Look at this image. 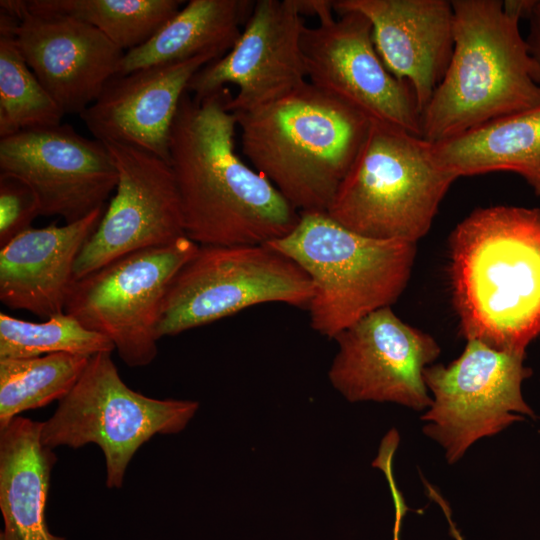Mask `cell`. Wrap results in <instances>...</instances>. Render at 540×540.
I'll list each match as a JSON object with an SVG mask.
<instances>
[{"label":"cell","instance_id":"obj_1","mask_svg":"<svg viewBox=\"0 0 540 540\" xmlns=\"http://www.w3.org/2000/svg\"><path fill=\"white\" fill-rule=\"evenodd\" d=\"M222 90L203 99L186 91L169 137L185 235L199 246L269 244L287 235L300 213L235 146L237 121Z\"/></svg>","mask_w":540,"mask_h":540},{"label":"cell","instance_id":"obj_2","mask_svg":"<svg viewBox=\"0 0 540 540\" xmlns=\"http://www.w3.org/2000/svg\"><path fill=\"white\" fill-rule=\"evenodd\" d=\"M448 243L452 303L464 338L525 352L540 335V209L477 208Z\"/></svg>","mask_w":540,"mask_h":540},{"label":"cell","instance_id":"obj_3","mask_svg":"<svg viewBox=\"0 0 540 540\" xmlns=\"http://www.w3.org/2000/svg\"><path fill=\"white\" fill-rule=\"evenodd\" d=\"M453 51L421 113L422 137L447 140L540 105V67L519 22L531 0H452Z\"/></svg>","mask_w":540,"mask_h":540},{"label":"cell","instance_id":"obj_4","mask_svg":"<svg viewBox=\"0 0 540 540\" xmlns=\"http://www.w3.org/2000/svg\"><path fill=\"white\" fill-rule=\"evenodd\" d=\"M233 114L244 156L300 214L327 212L371 125L364 114L308 81Z\"/></svg>","mask_w":540,"mask_h":540},{"label":"cell","instance_id":"obj_5","mask_svg":"<svg viewBox=\"0 0 540 540\" xmlns=\"http://www.w3.org/2000/svg\"><path fill=\"white\" fill-rule=\"evenodd\" d=\"M269 245L308 275L310 325L333 339L399 299L417 254L415 243L363 236L325 212L300 214L296 226Z\"/></svg>","mask_w":540,"mask_h":540},{"label":"cell","instance_id":"obj_6","mask_svg":"<svg viewBox=\"0 0 540 540\" xmlns=\"http://www.w3.org/2000/svg\"><path fill=\"white\" fill-rule=\"evenodd\" d=\"M456 180L438 161L432 142L371 121L326 213L363 236L417 244Z\"/></svg>","mask_w":540,"mask_h":540},{"label":"cell","instance_id":"obj_7","mask_svg":"<svg viewBox=\"0 0 540 540\" xmlns=\"http://www.w3.org/2000/svg\"><path fill=\"white\" fill-rule=\"evenodd\" d=\"M111 353L89 358L72 390L42 422L41 441L51 449L98 445L105 457L107 487L121 488L136 451L156 434L181 432L199 404L155 399L131 389L121 379Z\"/></svg>","mask_w":540,"mask_h":540},{"label":"cell","instance_id":"obj_8","mask_svg":"<svg viewBox=\"0 0 540 540\" xmlns=\"http://www.w3.org/2000/svg\"><path fill=\"white\" fill-rule=\"evenodd\" d=\"M312 295L304 270L269 244L199 246L169 286L157 335L174 336L263 303L307 309Z\"/></svg>","mask_w":540,"mask_h":540},{"label":"cell","instance_id":"obj_9","mask_svg":"<svg viewBox=\"0 0 540 540\" xmlns=\"http://www.w3.org/2000/svg\"><path fill=\"white\" fill-rule=\"evenodd\" d=\"M199 245L183 236L171 244L127 254L73 282L65 312L108 338L129 367L157 356V326L178 271Z\"/></svg>","mask_w":540,"mask_h":540},{"label":"cell","instance_id":"obj_10","mask_svg":"<svg viewBox=\"0 0 540 540\" xmlns=\"http://www.w3.org/2000/svg\"><path fill=\"white\" fill-rule=\"evenodd\" d=\"M462 354L447 366H427L423 377L433 399L422 419L424 433L457 461L476 440L497 434L523 416L534 417L521 386L532 371L524 366L526 352L494 349L466 340Z\"/></svg>","mask_w":540,"mask_h":540},{"label":"cell","instance_id":"obj_11","mask_svg":"<svg viewBox=\"0 0 540 540\" xmlns=\"http://www.w3.org/2000/svg\"><path fill=\"white\" fill-rule=\"evenodd\" d=\"M304 27L301 47L307 80L374 122L422 137L421 114L410 85L385 67L370 21L356 11Z\"/></svg>","mask_w":540,"mask_h":540},{"label":"cell","instance_id":"obj_12","mask_svg":"<svg viewBox=\"0 0 540 540\" xmlns=\"http://www.w3.org/2000/svg\"><path fill=\"white\" fill-rule=\"evenodd\" d=\"M0 173L30 186L40 215L60 216L66 223L105 206L118 183L106 146L62 123L0 138Z\"/></svg>","mask_w":540,"mask_h":540},{"label":"cell","instance_id":"obj_13","mask_svg":"<svg viewBox=\"0 0 540 540\" xmlns=\"http://www.w3.org/2000/svg\"><path fill=\"white\" fill-rule=\"evenodd\" d=\"M118 172L116 192L74 266V281L127 254L186 236L172 169L149 152L103 143Z\"/></svg>","mask_w":540,"mask_h":540},{"label":"cell","instance_id":"obj_14","mask_svg":"<svg viewBox=\"0 0 540 540\" xmlns=\"http://www.w3.org/2000/svg\"><path fill=\"white\" fill-rule=\"evenodd\" d=\"M334 339L338 352L328 375L347 400L395 402L415 410L430 407L423 372L441 350L430 334L384 307Z\"/></svg>","mask_w":540,"mask_h":540},{"label":"cell","instance_id":"obj_15","mask_svg":"<svg viewBox=\"0 0 540 540\" xmlns=\"http://www.w3.org/2000/svg\"><path fill=\"white\" fill-rule=\"evenodd\" d=\"M293 0H257L234 46L194 74L187 91L203 99L238 87L227 108L248 111L277 100L305 84L301 40L305 27Z\"/></svg>","mask_w":540,"mask_h":540},{"label":"cell","instance_id":"obj_16","mask_svg":"<svg viewBox=\"0 0 540 540\" xmlns=\"http://www.w3.org/2000/svg\"><path fill=\"white\" fill-rule=\"evenodd\" d=\"M26 63L64 114L80 115L117 74L124 51L73 17L34 11L26 1L1 0Z\"/></svg>","mask_w":540,"mask_h":540},{"label":"cell","instance_id":"obj_17","mask_svg":"<svg viewBox=\"0 0 540 540\" xmlns=\"http://www.w3.org/2000/svg\"><path fill=\"white\" fill-rule=\"evenodd\" d=\"M217 60L200 55L113 76L79 116L94 139L131 146L169 163V137L194 74Z\"/></svg>","mask_w":540,"mask_h":540},{"label":"cell","instance_id":"obj_18","mask_svg":"<svg viewBox=\"0 0 540 540\" xmlns=\"http://www.w3.org/2000/svg\"><path fill=\"white\" fill-rule=\"evenodd\" d=\"M335 12L356 11L371 23L387 70L410 85L420 114L448 68L454 45L448 0H335Z\"/></svg>","mask_w":540,"mask_h":540},{"label":"cell","instance_id":"obj_19","mask_svg":"<svg viewBox=\"0 0 540 540\" xmlns=\"http://www.w3.org/2000/svg\"><path fill=\"white\" fill-rule=\"evenodd\" d=\"M105 210L62 226L31 227L1 247V302L47 319L65 312L76 259Z\"/></svg>","mask_w":540,"mask_h":540},{"label":"cell","instance_id":"obj_20","mask_svg":"<svg viewBox=\"0 0 540 540\" xmlns=\"http://www.w3.org/2000/svg\"><path fill=\"white\" fill-rule=\"evenodd\" d=\"M41 429L42 422L22 416L0 428L1 540H65L46 522L56 456L43 445Z\"/></svg>","mask_w":540,"mask_h":540},{"label":"cell","instance_id":"obj_21","mask_svg":"<svg viewBox=\"0 0 540 540\" xmlns=\"http://www.w3.org/2000/svg\"><path fill=\"white\" fill-rule=\"evenodd\" d=\"M255 1L190 0L148 41L124 53L116 75L200 55L224 56L238 40Z\"/></svg>","mask_w":540,"mask_h":540},{"label":"cell","instance_id":"obj_22","mask_svg":"<svg viewBox=\"0 0 540 540\" xmlns=\"http://www.w3.org/2000/svg\"><path fill=\"white\" fill-rule=\"evenodd\" d=\"M433 147L440 164L457 179L512 172L540 196V105L433 143Z\"/></svg>","mask_w":540,"mask_h":540},{"label":"cell","instance_id":"obj_23","mask_svg":"<svg viewBox=\"0 0 540 540\" xmlns=\"http://www.w3.org/2000/svg\"><path fill=\"white\" fill-rule=\"evenodd\" d=\"M179 0H28L34 11L85 22L124 52L148 41L181 8Z\"/></svg>","mask_w":540,"mask_h":540},{"label":"cell","instance_id":"obj_24","mask_svg":"<svg viewBox=\"0 0 540 540\" xmlns=\"http://www.w3.org/2000/svg\"><path fill=\"white\" fill-rule=\"evenodd\" d=\"M89 358L54 353L0 359V428L24 411L63 399L77 383Z\"/></svg>","mask_w":540,"mask_h":540},{"label":"cell","instance_id":"obj_25","mask_svg":"<svg viewBox=\"0 0 540 540\" xmlns=\"http://www.w3.org/2000/svg\"><path fill=\"white\" fill-rule=\"evenodd\" d=\"M64 115L18 50L11 16L1 10L0 138L61 124Z\"/></svg>","mask_w":540,"mask_h":540},{"label":"cell","instance_id":"obj_26","mask_svg":"<svg viewBox=\"0 0 540 540\" xmlns=\"http://www.w3.org/2000/svg\"><path fill=\"white\" fill-rule=\"evenodd\" d=\"M112 342L63 312L44 322L17 319L0 313V359L32 358L54 353L91 357L112 352Z\"/></svg>","mask_w":540,"mask_h":540},{"label":"cell","instance_id":"obj_27","mask_svg":"<svg viewBox=\"0 0 540 540\" xmlns=\"http://www.w3.org/2000/svg\"><path fill=\"white\" fill-rule=\"evenodd\" d=\"M39 215V202L30 186L19 178L0 173L1 247L31 228L32 221Z\"/></svg>","mask_w":540,"mask_h":540},{"label":"cell","instance_id":"obj_28","mask_svg":"<svg viewBox=\"0 0 540 540\" xmlns=\"http://www.w3.org/2000/svg\"><path fill=\"white\" fill-rule=\"evenodd\" d=\"M395 449L392 447H383L379 450L377 458L373 461V466L381 469L386 476V479L391 490L394 507H395V525H394V540H399V532L402 518L407 510L404 499L401 492L397 488V485L393 476V457Z\"/></svg>","mask_w":540,"mask_h":540},{"label":"cell","instance_id":"obj_29","mask_svg":"<svg viewBox=\"0 0 540 540\" xmlns=\"http://www.w3.org/2000/svg\"><path fill=\"white\" fill-rule=\"evenodd\" d=\"M298 13L304 15L316 16L319 24L328 23L334 20L333 11L335 0H293Z\"/></svg>","mask_w":540,"mask_h":540},{"label":"cell","instance_id":"obj_30","mask_svg":"<svg viewBox=\"0 0 540 540\" xmlns=\"http://www.w3.org/2000/svg\"><path fill=\"white\" fill-rule=\"evenodd\" d=\"M526 18L529 20L526 42L530 54L540 67V0H531Z\"/></svg>","mask_w":540,"mask_h":540}]
</instances>
